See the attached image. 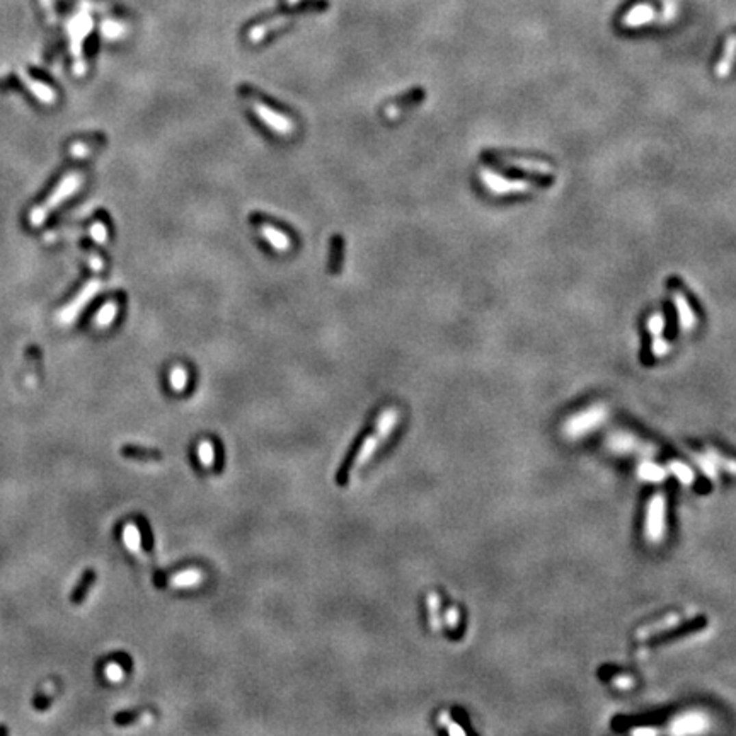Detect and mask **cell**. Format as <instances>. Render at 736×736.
Instances as JSON below:
<instances>
[{
  "label": "cell",
  "mask_w": 736,
  "mask_h": 736,
  "mask_svg": "<svg viewBox=\"0 0 736 736\" xmlns=\"http://www.w3.org/2000/svg\"><path fill=\"white\" fill-rule=\"evenodd\" d=\"M666 469H668V474H672V476L675 477L680 484H683V486H692L694 481H696V474H694V470L690 469L689 464L682 462V460H672V462L666 466Z\"/></svg>",
  "instance_id": "ffe728a7"
},
{
  "label": "cell",
  "mask_w": 736,
  "mask_h": 736,
  "mask_svg": "<svg viewBox=\"0 0 736 736\" xmlns=\"http://www.w3.org/2000/svg\"><path fill=\"white\" fill-rule=\"evenodd\" d=\"M296 2H300V0H287V3H288V5H295V3H296Z\"/></svg>",
  "instance_id": "bcb514c9"
},
{
  "label": "cell",
  "mask_w": 736,
  "mask_h": 736,
  "mask_svg": "<svg viewBox=\"0 0 736 736\" xmlns=\"http://www.w3.org/2000/svg\"><path fill=\"white\" fill-rule=\"evenodd\" d=\"M438 721H440L442 726L446 728V731H448V735H459V736H466V730L464 728H460L459 724H455V721L450 718L448 713H442L440 718H438Z\"/></svg>",
  "instance_id": "836d02e7"
},
{
  "label": "cell",
  "mask_w": 736,
  "mask_h": 736,
  "mask_svg": "<svg viewBox=\"0 0 736 736\" xmlns=\"http://www.w3.org/2000/svg\"><path fill=\"white\" fill-rule=\"evenodd\" d=\"M481 181L494 194L525 193L530 190V184L526 181H508L490 169H481Z\"/></svg>",
  "instance_id": "9c48e42d"
},
{
  "label": "cell",
  "mask_w": 736,
  "mask_h": 736,
  "mask_svg": "<svg viewBox=\"0 0 736 736\" xmlns=\"http://www.w3.org/2000/svg\"><path fill=\"white\" fill-rule=\"evenodd\" d=\"M665 329V317L661 314H653V316L648 319V331L653 334L655 338H658Z\"/></svg>",
  "instance_id": "e575fe53"
},
{
  "label": "cell",
  "mask_w": 736,
  "mask_h": 736,
  "mask_svg": "<svg viewBox=\"0 0 736 736\" xmlns=\"http://www.w3.org/2000/svg\"><path fill=\"white\" fill-rule=\"evenodd\" d=\"M99 288H101L99 281L97 280L89 281V283L82 288V292L75 296L74 302H71L67 307H64V310L60 312V322L62 324L74 322L75 317L80 314V310H82L84 307L90 302V300H92V296L99 292Z\"/></svg>",
  "instance_id": "30bf717a"
},
{
  "label": "cell",
  "mask_w": 736,
  "mask_h": 736,
  "mask_svg": "<svg viewBox=\"0 0 736 736\" xmlns=\"http://www.w3.org/2000/svg\"><path fill=\"white\" fill-rule=\"evenodd\" d=\"M55 692H57V683H55L53 680H50V682L45 683L43 689L40 690L38 697L34 699V707H36L38 711L47 709V707L50 706L51 702H53Z\"/></svg>",
  "instance_id": "d4e9b609"
},
{
  "label": "cell",
  "mask_w": 736,
  "mask_h": 736,
  "mask_svg": "<svg viewBox=\"0 0 736 736\" xmlns=\"http://www.w3.org/2000/svg\"><path fill=\"white\" fill-rule=\"evenodd\" d=\"M680 620H682V619H680L678 616L665 617V619H663L661 622L653 624V626H650L648 629L639 631V633H637V637H641V639H646V637L655 636V634H660V633H663V631L672 629V626H676V624H678Z\"/></svg>",
  "instance_id": "603a6c76"
},
{
  "label": "cell",
  "mask_w": 736,
  "mask_h": 736,
  "mask_svg": "<svg viewBox=\"0 0 736 736\" xmlns=\"http://www.w3.org/2000/svg\"><path fill=\"white\" fill-rule=\"evenodd\" d=\"M707 457H709L711 460L714 462V466L718 467V469H723L724 472L731 474V476H736V460L735 459H728V457L721 455V453H718L714 448H707Z\"/></svg>",
  "instance_id": "4316f807"
},
{
  "label": "cell",
  "mask_w": 736,
  "mask_h": 736,
  "mask_svg": "<svg viewBox=\"0 0 736 736\" xmlns=\"http://www.w3.org/2000/svg\"><path fill=\"white\" fill-rule=\"evenodd\" d=\"M428 610H430V624L435 631L442 629V620H440V596L435 592H431L428 595Z\"/></svg>",
  "instance_id": "83f0119b"
},
{
  "label": "cell",
  "mask_w": 736,
  "mask_h": 736,
  "mask_svg": "<svg viewBox=\"0 0 736 736\" xmlns=\"http://www.w3.org/2000/svg\"><path fill=\"white\" fill-rule=\"evenodd\" d=\"M692 457H694V460H696L697 467H699V469L702 470V472L706 474V476L709 477L711 481H716L718 467L714 466L713 460H711L709 457H707V453L706 452H704V453H694Z\"/></svg>",
  "instance_id": "f1b7e54d"
},
{
  "label": "cell",
  "mask_w": 736,
  "mask_h": 736,
  "mask_svg": "<svg viewBox=\"0 0 736 736\" xmlns=\"http://www.w3.org/2000/svg\"><path fill=\"white\" fill-rule=\"evenodd\" d=\"M94 581H96V571L94 570L84 571V574L80 576L79 583H77L74 592L71 593V603H74V605H80V603L86 600L87 593H89V589L94 585Z\"/></svg>",
  "instance_id": "ac0fdd59"
},
{
  "label": "cell",
  "mask_w": 736,
  "mask_h": 736,
  "mask_svg": "<svg viewBox=\"0 0 736 736\" xmlns=\"http://www.w3.org/2000/svg\"><path fill=\"white\" fill-rule=\"evenodd\" d=\"M421 97H423V96H421V92H414V94H411V96L404 97V99L399 101V103L390 104V106L385 110V116L389 118V120H394V118L399 116V114L403 113V111L406 110V107H411V106H414L416 103H420Z\"/></svg>",
  "instance_id": "cb8c5ba5"
},
{
  "label": "cell",
  "mask_w": 736,
  "mask_h": 736,
  "mask_svg": "<svg viewBox=\"0 0 736 736\" xmlns=\"http://www.w3.org/2000/svg\"><path fill=\"white\" fill-rule=\"evenodd\" d=\"M21 79H23L24 86L27 87V89L31 90V92L34 94V96L38 97V99L41 101V103H47V104H51L55 103V99H57V94L53 92V89L51 87H48L47 84L40 82V80L33 79L31 75L24 74V72H19Z\"/></svg>",
  "instance_id": "2e32d148"
},
{
  "label": "cell",
  "mask_w": 736,
  "mask_h": 736,
  "mask_svg": "<svg viewBox=\"0 0 736 736\" xmlns=\"http://www.w3.org/2000/svg\"><path fill=\"white\" fill-rule=\"evenodd\" d=\"M290 23V17H275V19L271 21H266L264 24H259V26H254L253 29L249 31V40L253 41V43H259L261 40H263L264 36H266L268 33H271V31L278 29V27L285 26V24Z\"/></svg>",
  "instance_id": "d6986e66"
},
{
  "label": "cell",
  "mask_w": 736,
  "mask_h": 736,
  "mask_svg": "<svg viewBox=\"0 0 736 736\" xmlns=\"http://www.w3.org/2000/svg\"><path fill=\"white\" fill-rule=\"evenodd\" d=\"M118 314V303L116 302H107L104 303L103 307L99 309V312H97L96 319H94V322L97 324V327H106L110 326L111 322L114 320V317H116Z\"/></svg>",
  "instance_id": "484cf974"
},
{
  "label": "cell",
  "mask_w": 736,
  "mask_h": 736,
  "mask_svg": "<svg viewBox=\"0 0 736 736\" xmlns=\"http://www.w3.org/2000/svg\"><path fill=\"white\" fill-rule=\"evenodd\" d=\"M90 237L96 240L97 244H104L107 240V229L103 222H96L90 227Z\"/></svg>",
  "instance_id": "8d00e7d4"
},
{
  "label": "cell",
  "mask_w": 736,
  "mask_h": 736,
  "mask_svg": "<svg viewBox=\"0 0 736 736\" xmlns=\"http://www.w3.org/2000/svg\"><path fill=\"white\" fill-rule=\"evenodd\" d=\"M397 421H399V411L394 409V407H389V409L380 414L379 420H377L375 430H373L372 433L365 435V438L360 442V445H358L357 452L351 453L346 459V462L343 464V467L338 470L336 481L340 486H344V484L348 483V477H350L351 470L364 466L370 457L375 453V450L379 448L380 443L385 440L390 435V431L396 428Z\"/></svg>",
  "instance_id": "6da1fadb"
},
{
  "label": "cell",
  "mask_w": 736,
  "mask_h": 736,
  "mask_svg": "<svg viewBox=\"0 0 736 736\" xmlns=\"http://www.w3.org/2000/svg\"><path fill=\"white\" fill-rule=\"evenodd\" d=\"M89 145H80V144H75L74 147H72V153H74L75 157H84L89 153Z\"/></svg>",
  "instance_id": "ee69618b"
},
{
  "label": "cell",
  "mask_w": 736,
  "mask_h": 736,
  "mask_svg": "<svg viewBox=\"0 0 736 736\" xmlns=\"http://www.w3.org/2000/svg\"><path fill=\"white\" fill-rule=\"evenodd\" d=\"M655 17H657V14H655L653 7H650L648 3H641V5L633 7V9L627 12V16L624 17V24L629 27L643 26V24L651 23Z\"/></svg>",
  "instance_id": "e0dca14e"
},
{
  "label": "cell",
  "mask_w": 736,
  "mask_h": 736,
  "mask_svg": "<svg viewBox=\"0 0 736 736\" xmlns=\"http://www.w3.org/2000/svg\"><path fill=\"white\" fill-rule=\"evenodd\" d=\"M101 31H103V36L107 38V40H118V38L125 36L127 27L121 23H116V21H103Z\"/></svg>",
  "instance_id": "4dcf8cb0"
},
{
  "label": "cell",
  "mask_w": 736,
  "mask_h": 736,
  "mask_svg": "<svg viewBox=\"0 0 736 736\" xmlns=\"http://www.w3.org/2000/svg\"><path fill=\"white\" fill-rule=\"evenodd\" d=\"M672 296H673V302H675L676 310H678L680 327H682V329L685 331V333H689V331H692L694 326L697 324L696 314L692 312V309L689 307V302H687L685 295H683L682 292L673 290Z\"/></svg>",
  "instance_id": "8fae6325"
},
{
  "label": "cell",
  "mask_w": 736,
  "mask_h": 736,
  "mask_svg": "<svg viewBox=\"0 0 736 736\" xmlns=\"http://www.w3.org/2000/svg\"><path fill=\"white\" fill-rule=\"evenodd\" d=\"M668 351H670V343H668V341L661 340L660 336L655 338V341H653V355H655V357H665V355L668 353Z\"/></svg>",
  "instance_id": "ab89813d"
},
{
  "label": "cell",
  "mask_w": 736,
  "mask_h": 736,
  "mask_svg": "<svg viewBox=\"0 0 736 736\" xmlns=\"http://www.w3.org/2000/svg\"><path fill=\"white\" fill-rule=\"evenodd\" d=\"M240 90H242V94H244V99H246L247 103L251 104V107L254 110V113H256L257 116H259L261 120H263L264 123L271 128V130H275L280 135L294 134L295 125L290 118L283 116V114L277 113V111H273L271 107H268L263 101L257 99L254 94H251L249 89H240Z\"/></svg>",
  "instance_id": "8992f818"
},
{
  "label": "cell",
  "mask_w": 736,
  "mask_h": 736,
  "mask_svg": "<svg viewBox=\"0 0 736 736\" xmlns=\"http://www.w3.org/2000/svg\"><path fill=\"white\" fill-rule=\"evenodd\" d=\"M507 160L510 166L513 167H518V169L522 170H526V173H539V174H546V173H550V166L547 162H542V160H533V159H522V157H507Z\"/></svg>",
  "instance_id": "7402d4cb"
},
{
  "label": "cell",
  "mask_w": 736,
  "mask_h": 736,
  "mask_svg": "<svg viewBox=\"0 0 736 736\" xmlns=\"http://www.w3.org/2000/svg\"><path fill=\"white\" fill-rule=\"evenodd\" d=\"M104 675H106L107 680L116 683L125 678V670L121 668L118 663H110V665H106V668H104Z\"/></svg>",
  "instance_id": "d590c367"
},
{
  "label": "cell",
  "mask_w": 736,
  "mask_h": 736,
  "mask_svg": "<svg viewBox=\"0 0 736 736\" xmlns=\"http://www.w3.org/2000/svg\"><path fill=\"white\" fill-rule=\"evenodd\" d=\"M637 477H639L641 481H644V483L660 484L668 477V469L660 466V464L651 462V460H643V462L637 466Z\"/></svg>",
  "instance_id": "4fadbf2b"
},
{
  "label": "cell",
  "mask_w": 736,
  "mask_h": 736,
  "mask_svg": "<svg viewBox=\"0 0 736 736\" xmlns=\"http://www.w3.org/2000/svg\"><path fill=\"white\" fill-rule=\"evenodd\" d=\"M82 181L84 179L80 174H77V173L67 174V176L60 181V184L55 188V191L50 194V198H48L43 205H40V207L34 208V210L31 212V215H29L31 223H33L34 227L41 225V223L47 220V217L55 210V208L60 207L67 198H71L72 194L79 190Z\"/></svg>",
  "instance_id": "3957f363"
},
{
  "label": "cell",
  "mask_w": 736,
  "mask_h": 736,
  "mask_svg": "<svg viewBox=\"0 0 736 736\" xmlns=\"http://www.w3.org/2000/svg\"><path fill=\"white\" fill-rule=\"evenodd\" d=\"M607 446H609L610 452L617 453V455H653L655 448L651 445H648L646 442L637 440L634 435L627 433V431H616V433H610L607 438Z\"/></svg>",
  "instance_id": "ba28073f"
},
{
  "label": "cell",
  "mask_w": 736,
  "mask_h": 736,
  "mask_svg": "<svg viewBox=\"0 0 736 736\" xmlns=\"http://www.w3.org/2000/svg\"><path fill=\"white\" fill-rule=\"evenodd\" d=\"M123 540H125V544H127V549L130 550L135 557H137V561H140V563H147L144 549H142L140 530H138V526L135 525V523H127V525L123 526Z\"/></svg>",
  "instance_id": "5bb4252c"
},
{
  "label": "cell",
  "mask_w": 736,
  "mask_h": 736,
  "mask_svg": "<svg viewBox=\"0 0 736 736\" xmlns=\"http://www.w3.org/2000/svg\"><path fill=\"white\" fill-rule=\"evenodd\" d=\"M120 453L127 459L134 460H162V453L155 448H145V446L137 445H123L120 448Z\"/></svg>",
  "instance_id": "44dd1931"
},
{
  "label": "cell",
  "mask_w": 736,
  "mask_h": 736,
  "mask_svg": "<svg viewBox=\"0 0 736 736\" xmlns=\"http://www.w3.org/2000/svg\"><path fill=\"white\" fill-rule=\"evenodd\" d=\"M443 619H445L446 627H448V629H455L460 622L459 610H457L455 607H448V609L445 610V613H443Z\"/></svg>",
  "instance_id": "74e56055"
},
{
  "label": "cell",
  "mask_w": 736,
  "mask_h": 736,
  "mask_svg": "<svg viewBox=\"0 0 736 736\" xmlns=\"http://www.w3.org/2000/svg\"><path fill=\"white\" fill-rule=\"evenodd\" d=\"M666 532V500L661 493L655 494L646 508L644 537L648 542L660 544Z\"/></svg>",
  "instance_id": "5b68a950"
},
{
  "label": "cell",
  "mask_w": 736,
  "mask_h": 736,
  "mask_svg": "<svg viewBox=\"0 0 736 736\" xmlns=\"http://www.w3.org/2000/svg\"><path fill=\"white\" fill-rule=\"evenodd\" d=\"M205 581L203 571L198 570V568H190V570H184L176 573L174 576H170L167 580L170 588H193L198 587Z\"/></svg>",
  "instance_id": "7c38bea8"
},
{
  "label": "cell",
  "mask_w": 736,
  "mask_h": 736,
  "mask_svg": "<svg viewBox=\"0 0 736 736\" xmlns=\"http://www.w3.org/2000/svg\"><path fill=\"white\" fill-rule=\"evenodd\" d=\"M259 230H261V233H263L264 239H266L268 242L275 247V249L280 251V253H285V251H288L292 247L290 237H288L287 233L281 232V230H278L277 227L270 225V223H266V222H261Z\"/></svg>",
  "instance_id": "9a60e30c"
},
{
  "label": "cell",
  "mask_w": 736,
  "mask_h": 736,
  "mask_svg": "<svg viewBox=\"0 0 736 736\" xmlns=\"http://www.w3.org/2000/svg\"><path fill=\"white\" fill-rule=\"evenodd\" d=\"M633 735H657V730H650V728H637V730H633Z\"/></svg>",
  "instance_id": "f6af8a7d"
},
{
  "label": "cell",
  "mask_w": 736,
  "mask_h": 736,
  "mask_svg": "<svg viewBox=\"0 0 736 736\" xmlns=\"http://www.w3.org/2000/svg\"><path fill=\"white\" fill-rule=\"evenodd\" d=\"M92 17L87 10L79 12L71 23L67 24V33L71 36V51L75 58V74L82 75L86 72V64L82 57V43L87 34L92 31Z\"/></svg>",
  "instance_id": "277c9868"
},
{
  "label": "cell",
  "mask_w": 736,
  "mask_h": 736,
  "mask_svg": "<svg viewBox=\"0 0 736 736\" xmlns=\"http://www.w3.org/2000/svg\"><path fill=\"white\" fill-rule=\"evenodd\" d=\"M709 716L704 711H685L675 716L670 723L672 735H700L709 730Z\"/></svg>",
  "instance_id": "52a82bcc"
},
{
  "label": "cell",
  "mask_w": 736,
  "mask_h": 736,
  "mask_svg": "<svg viewBox=\"0 0 736 736\" xmlns=\"http://www.w3.org/2000/svg\"><path fill=\"white\" fill-rule=\"evenodd\" d=\"M169 383H170V387H173V390H176V392H183V390L186 389V387H188V372L184 370V367L177 365V367H174L173 370H170Z\"/></svg>",
  "instance_id": "f546056e"
},
{
  "label": "cell",
  "mask_w": 736,
  "mask_h": 736,
  "mask_svg": "<svg viewBox=\"0 0 736 736\" xmlns=\"http://www.w3.org/2000/svg\"><path fill=\"white\" fill-rule=\"evenodd\" d=\"M607 416H609V411L603 404H593V406L585 407V409L578 411L576 414L568 418L563 427V433L570 440H580L585 435L592 433L596 428L602 427L605 423Z\"/></svg>",
  "instance_id": "7a4b0ae2"
},
{
  "label": "cell",
  "mask_w": 736,
  "mask_h": 736,
  "mask_svg": "<svg viewBox=\"0 0 736 736\" xmlns=\"http://www.w3.org/2000/svg\"><path fill=\"white\" fill-rule=\"evenodd\" d=\"M198 459H200L201 466L203 467H212L215 460V446L214 443L205 440L198 445Z\"/></svg>",
  "instance_id": "1f68e13d"
},
{
  "label": "cell",
  "mask_w": 736,
  "mask_h": 736,
  "mask_svg": "<svg viewBox=\"0 0 736 736\" xmlns=\"http://www.w3.org/2000/svg\"><path fill=\"white\" fill-rule=\"evenodd\" d=\"M89 264H90V268H92V270L96 271V273H97V271L103 270V261H101V257L97 256V254H90Z\"/></svg>",
  "instance_id": "7bdbcfd3"
},
{
  "label": "cell",
  "mask_w": 736,
  "mask_h": 736,
  "mask_svg": "<svg viewBox=\"0 0 736 736\" xmlns=\"http://www.w3.org/2000/svg\"><path fill=\"white\" fill-rule=\"evenodd\" d=\"M341 256H343V240L340 237L333 239V247H331V271L336 273L341 264Z\"/></svg>",
  "instance_id": "d6a6232c"
},
{
  "label": "cell",
  "mask_w": 736,
  "mask_h": 736,
  "mask_svg": "<svg viewBox=\"0 0 736 736\" xmlns=\"http://www.w3.org/2000/svg\"><path fill=\"white\" fill-rule=\"evenodd\" d=\"M612 685L619 690H627L634 685V680L629 675H619L612 678Z\"/></svg>",
  "instance_id": "60d3db41"
},
{
  "label": "cell",
  "mask_w": 736,
  "mask_h": 736,
  "mask_svg": "<svg viewBox=\"0 0 736 736\" xmlns=\"http://www.w3.org/2000/svg\"><path fill=\"white\" fill-rule=\"evenodd\" d=\"M137 720H142V716H138L137 713H121L114 716V723L116 724H131L137 723Z\"/></svg>",
  "instance_id": "b9f144b4"
},
{
  "label": "cell",
  "mask_w": 736,
  "mask_h": 736,
  "mask_svg": "<svg viewBox=\"0 0 736 736\" xmlns=\"http://www.w3.org/2000/svg\"><path fill=\"white\" fill-rule=\"evenodd\" d=\"M41 7L45 9V12H47V19L48 23L55 24L57 23V10H55V0H40Z\"/></svg>",
  "instance_id": "f35d334b"
}]
</instances>
